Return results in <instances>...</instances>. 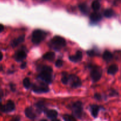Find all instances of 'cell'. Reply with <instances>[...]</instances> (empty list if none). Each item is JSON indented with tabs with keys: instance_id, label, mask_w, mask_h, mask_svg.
<instances>
[{
	"instance_id": "22",
	"label": "cell",
	"mask_w": 121,
	"mask_h": 121,
	"mask_svg": "<svg viewBox=\"0 0 121 121\" xmlns=\"http://www.w3.org/2000/svg\"><path fill=\"white\" fill-rule=\"evenodd\" d=\"M100 4L98 1H94L92 4V8L94 11H96L100 9Z\"/></svg>"
},
{
	"instance_id": "13",
	"label": "cell",
	"mask_w": 121,
	"mask_h": 121,
	"mask_svg": "<svg viewBox=\"0 0 121 121\" xmlns=\"http://www.w3.org/2000/svg\"><path fill=\"white\" fill-rule=\"evenodd\" d=\"M25 114L27 118L31 119H34L36 117L35 112H34L33 109L31 108H28L26 109V111H25Z\"/></svg>"
},
{
	"instance_id": "20",
	"label": "cell",
	"mask_w": 121,
	"mask_h": 121,
	"mask_svg": "<svg viewBox=\"0 0 121 121\" xmlns=\"http://www.w3.org/2000/svg\"><path fill=\"white\" fill-rule=\"evenodd\" d=\"M104 16L106 18H111L112 17H113L115 14V12L113 11V9H105V11L104 13Z\"/></svg>"
},
{
	"instance_id": "3",
	"label": "cell",
	"mask_w": 121,
	"mask_h": 121,
	"mask_svg": "<svg viewBox=\"0 0 121 121\" xmlns=\"http://www.w3.org/2000/svg\"><path fill=\"white\" fill-rule=\"evenodd\" d=\"M46 33L41 30H36L34 31L32 34V42L34 44H39L46 37Z\"/></svg>"
},
{
	"instance_id": "28",
	"label": "cell",
	"mask_w": 121,
	"mask_h": 121,
	"mask_svg": "<svg viewBox=\"0 0 121 121\" xmlns=\"http://www.w3.org/2000/svg\"><path fill=\"white\" fill-rule=\"evenodd\" d=\"M20 121V117H16L15 118H13L10 121Z\"/></svg>"
},
{
	"instance_id": "25",
	"label": "cell",
	"mask_w": 121,
	"mask_h": 121,
	"mask_svg": "<svg viewBox=\"0 0 121 121\" xmlns=\"http://www.w3.org/2000/svg\"><path fill=\"white\" fill-rule=\"evenodd\" d=\"M36 106L37 107V108L40 110V111H43L45 110L44 105V104L42 102H40L37 103V104H36Z\"/></svg>"
},
{
	"instance_id": "8",
	"label": "cell",
	"mask_w": 121,
	"mask_h": 121,
	"mask_svg": "<svg viewBox=\"0 0 121 121\" xmlns=\"http://www.w3.org/2000/svg\"><path fill=\"white\" fill-rule=\"evenodd\" d=\"M69 82H70V86L73 87H78L81 86L82 82L80 79L77 76L74 74L70 76Z\"/></svg>"
},
{
	"instance_id": "16",
	"label": "cell",
	"mask_w": 121,
	"mask_h": 121,
	"mask_svg": "<svg viewBox=\"0 0 121 121\" xmlns=\"http://www.w3.org/2000/svg\"><path fill=\"white\" fill-rule=\"evenodd\" d=\"M91 111L92 116L94 118H96L98 115V113H99V107L97 105H92L91 107Z\"/></svg>"
},
{
	"instance_id": "21",
	"label": "cell",
	"mask_w": 121,
	"mask_h": 121,
	"mask_svg": "<svg viewBox=\"0 0 121 121\" xmlns=\"http://www.w3.org/2000/svg\"><path fill=\"white\" fill-rule=\"evenodd\" d=\"M69 74L66 73H63L62 74V77H61V81H62L63 83L65 85H67L69 83Z\"/></svg>"
},
{
	"instance_id": "17",
	"label": "cell",
	"mask_w": 121,
	"mask_h": 121,
	"mask_svg": "<svg viewBox=\"0 0 121 121\" xmlns=\"http://www.w3.org/2000/svg\"><path fill=\"white\" fill-rule=\"evenodd\" d=\"M103 58L106 61H110L113 59V55L109 51H105L103 54Z\"/></svg>"
},
{
	"instance_id": "10",
	"label": "cell",
	"mask_w": 121,
	"mask_h": 121,
	"mask_svg": "<svg viewBox=\"0 0 121 121\" xmlns=\"http://www.w3.org/2000/svg\"><path fill=\"white\" fill-rule=\"evenodd\" d=\"M82 57L83 54L81 51H78L75 54V55L70 56L69 59L73 62H78V61H80L82 60Z\"/></svg>"
},
{
	"instance_id": "23",
	"label": "cell",
	"mask_w": 121,
	"mask_h": 121,
	"mask_svg": "<svg viewBox=\"0 0 121 121\" xmlns=\"http://www.w3.org/2000/svg\"><path fill=\"white\" fill-rule=\"evenodd\" d=\"M23 85L26 89H28L31 86V82L30 79L28 78H25L23 80Z\"/></svg>"
},
{
	"instance_id": "9",
	"label": "cell",
	"mask_w": 121,
	"mask_h": 121,
	"mask_svg": "<svg viewBox=\"0 0 121 121\" xmlns=\"http://www.w3.org/2000/svg\"><path fill=\"white\" fill-rule=\"evenodd\" d=\"M27 57L26 53L24 50H19L15 53L14 56L15 60L17 61H21L24 60Z\"/></svg>"
},
{
	"instance_id": "12",
	"label": "cell",
	"mask_w": 121,
	"mask_h": 121,
	"mask_svg": "<svg viewBox=\"0 0 121 121\" xmlns=\"http://www.w3.org/2000/svg\"><path fill=\"white\" fill-rule=\"evenodd\" d=\"M24 35H21V36H20L19 37L14 39V40H13V41H11V43L12 47H15L17 46H18V45H20V44L22 43L24 41Z\"/></svg>"
},
{
	"instance_id": "15",
	"label": "cell",
	"mask_w": 121,
	"mask_h": 121,
	"mask_svg": "<svg viewBox=\"0 0 121 121\" xmlns=\"http://www.w3.org/2000/svg\"><path fill=\"white\" fill-rule=\"evenodd\" d=\"M79 8L80 9V11L85 14H87L89 12V8L87 4L85 3H82L79 4Z\"/></svg>"
},
{
	"instance_id": "2",
	"label": "cell",
	"mask_w": 121,
	"mask_h": 121,
	"mask_svg": "<svg viewBox=\"0 0 121 121\" xmlns=\"http://www.w3.org/2000/svg\"><path fill=\"white\" fill-rule=\"evenodd\" d=\"M51 47L55 50H60L65 47L66 44V40L60 36H54L50 41Z\"/></svg>"
},
{
	"instance_id": "11",
	"label": "cell",
	"mask_w": 121,
	"mask_h": 121,
	"mask_svg": "<svg viewBox=\"0 0 121 121\" xmlns=\"http://www.w3.org/2000/svg\"><path fill=\"white\" fill-rule=\"evenodd\" d=\"M90 19H91L92 22H97L100 21V20H101L102 15L100 13H98V12H94V13H92L91 14Z\"/></svg>"
},
{
	"instance_id": "1",
	"label": "cell",
	"mask_w": 121,
	"mask_h": 121,
	"mask_svg": "<svg viewBox=\"0 0 121 121\" xmlns=\"http://www.w3.org/2000/svg\"><path fill=\"white\" fill-rule=\"evenodd\" d=\"M52 69L49 66H45L41 67V72L39 78L46 83H50L52 80Z\"/></svg>"
},
{
	"instance_id": "6",
	"label": "cell",
	"mask_w": 121,
	"mask_h": 121,
	"mask_svg": "<svg viewBox=\"0 0 121 121\" xmlns=\"http://www.w3.org/2000/svg\"><path fill=\"white\" fill-rule=\"evenodd\" d=\"M15 109V105L14 103L11 100L7 102L6 105H3L0 103V111L4 113L11 112Z\"/></svg>"
},
{
	"instance_id": "27",
	"label": "cell",
	"mask_w": 121,
	"mask_h": 121,
	"mask_svg": "<svg viewBox=\"0 0 121 121\" xmlns=\"http://www.w3.org/2000/svg\"><path fill=\"white\" fill-rule=\"evenodd\" d=\"M87 54H88L89 56L93 57V56H95L96 55V52L95 50H92L87 51Z\"/></svg>"
},
{
	"instance_id": "26",
	"label": "cell",
	"mask_w": 121,
	"mask_h": 121,
	"mask_svg": "<svg viewBox=\"0 0 121 121\" xmlns=\"http://www.w3.org/2000/svg\"><path fill=\"white\" fill-rule=\"evenodd\" d=\"M63 61L61 60H57L56 61V62L55 65H56V66L57 67H61V66H63Z\"/></svg>"
},
{
	"instance_id": "33",
	"label": "cell",
	"mask_w": 121,
	"mask_h": 121,
	"mask_svg": "<svg viewBox=\"0 0 121 121\" xmlns=\"http://www.w3.org/2000/svg\"><path fill=\"white\" fill-rule=\"evenodd\" d=\"M121 0H115V1H114V5H118V4L121 2Z\"/></svg>"
},
{
	"instance_id": "35",
	"label": "cell",
	"mask_w": 121,
	"mask_h": 121,
	"mask_svg": "<svg viewBox=\"0 0 121 121\" xmlns=\"http://www.w3.org/2000/svg\"><path fill=\"white\" fill-rule=\"evenodd\" d=\"M52 121H60V120H59V119H54V120H53Z\"/></svg>"
},
{
	"instance_id": "19",
	"label": "cell",
	"mask_w": 121,
	"mask_h": 121,
	"mask_svg": "<svg viewBox=\"0 0 121 121\" xmlns=\"http://www.w3.org/2000/svg\"><path fill=\"white\" fill-rule=\"evenodd\" d=\"M47 116L48 118L50 119H54L57 117V112L55 110H49L46 112Z\"/></svg>"
},
{
	"instance_id": "7",
	"label": "cell",
	"mask_w": 121,
	"mask_h": 121,
	"mask_svg": "<svg viewBox=\"0 0 121 121\" xmlns=\"http://www.w3.org/2000/svg\"><path fill=\"white\" fill-rule=\"evenodd\" d=\"M33 91L37 93H46L49 91V88L46 84H40V85H34L33 86Z\"/></svg>"
},
{
	"instance_id": "30",
	"label": "cell",
	"mask_w": 121,
	"mask_h": 121,
	"mask_svg": "<svg viewBox=\"0 0 121 121\" xmlns=\"http://www.w3.org/2000/svg\"><path fill=\"white\" fill-rule=\"evenodd\" d=\"M10 87H11V90L13 91H14L15 90V86L14 84H11Z\"/></svg>"
},
{
	"instance_id": "36",
	"label": "cell",
	"mask_w": 121,
	"mask_h": 121,
	"mask_svg": "<svg viewBox=\"0 0 121 121\" xmlns=\"http://www.w3.org/2000/svg\"><path fill=\"white\" fill-rule=\"evenodd\" d=\"M40 121H47V120H46V119H43V120Z\"/></svg>"
},
{
	"instance_id": "29",
	"label": "cell",
	"mask_w": 121,
	"mask_h": 121,
	"mask_svg": "<svg viewBox=\"0 0 121 121\" xmlns=\"http://www.w3.org/2000/svg\"><path fill=\"white\" fill-rule=\"evenodd\" d=\"M95 98L96 99H98V100H100V99H101V96H100V95L99 94L96 93V94L95 95Z\"/></svg>"
},
{
	"instance_id": "4",
	"label": "cell",
	"mask_w": 121,
	"mask_h": 121,
	"mask_svg": "<svg viewBox=\"0 0 121 121\" xmlns=\"http://www.w3.org/2000/svg\"><path fill=\"white\" fill-rule=\"evenodd\" d=\"M72 111L75 117L81 118L83 115V105L80 102H77L72 106Z\"/></svg>"
},
{
	"instance_id": "5",
	"label": "cell",
	"mask_w": 121,
	"mask_h": 121,
	"mask_svg": "<svg viewBox=\"0 0 121 121\" xmlns=\"http://www.w3.org/2000/svg\"><path fill=\"white\" fill-rule=\"evenodd\" d=\"M102 74V72L100 67H98V66H95L93 67L91 73V76L92 80L95 82L99 81L101 78Z\"/></svg>"
},
{
	"instance_id": "14",
	"label": "cell",
	"mask_w": 121,
	"mask_h": 121,
	"mask_svg": "<svg viewBox=\"0 0 121 121\" xmlns=\"http://www.w3.org/2000/svg\"><path fill=\"white\" fill-rule=\"evenodd\" d=\"M118 67L116 65H112L109 67L108 69V73L111 75H114L118 72Z\"/></svg>"
},
{
	"instance_id": "18",
	"label": "cell",
	"mask_w": 121,
	"mask_h": 121,
	"mask_svg": "<svg viewBox=\"0 0 121 121\" xmlns=\"http://www.w3.org/2000/svg\"><path fill=\"white\" fill-rule=\"evenodd\" d=\"M54 57H55V54L53 52H48L43 55L44 59L49 61H52L54 60Z\"/></svg>"
},
{
	"instance_id": "31",
	"label": "cell",
	"mask_w": 121,
	"mask_h": 121,
	"mask_svg": "<svg viewBox=\"0 0 121 121\" xmlns=\"http://www.w3.org/2000/svg\"><path fill=\"white\" fill-rule=\"evenodd\" d=\"M26 65H27V63H26V62L23 63H22V65H21V69H25L26 67Z\"/></svg>"
},
{
	"instance_id": "24",
	"label": "cell",
	"mask_w": 121,
	"mask_h": 121,
	"mask_svg": "<svg viewBox=\"0 0 121 121\" xmlns=\"http://www.w3.org/2000/svg\"><path fill=\"white\" fill-rule=\"evenodd\" d=\"M63 119L65 121H77L74 117L69 115H65L63 116Z\"/></svg>"
},
{
	"instance_id": "32",
	"label": "cell",
	"mask_w": 121,
	"mask_h": 121,
	"mask_svg": "<svg viewBox=\"0 0 121 121\" xmlns=\"http://www.w3.org/2000/svg\"><path fill=\"white\" fill-rule=\"evenodd\" d=\"M4 30V27L3 25L0 24V33H1L2 31H3Z\"/></svg>"
},
{
	"instance_id": "34",
	"label": "cell",
	"mask_w": 121,
	"mask_h": 121,
	"mask_svg": "<svg viewBox=\"0 0 121 121\" xmlns=\"http://www.w3.org/2000/svg\"><path fill=\"white\" fill-rule=\"evenodd\" d=\"M2 58H3V56H2V53H1V52H0V61H1V60H2Z\"/></svg>"
}]
</instances>
